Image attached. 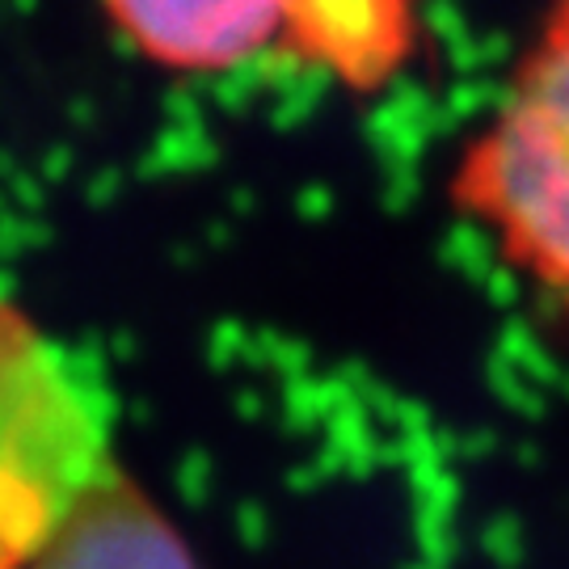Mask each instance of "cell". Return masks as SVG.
I'll list each match as a JSON object with an SVG mask.
<instances>
[{"mask_svg":"<svg viewBox=\"0 0 569 569\" xmlns=\"http://www.w3.org/2000/svg\"><path fill=\"white\" fill-rule=\"evenodd\" d=\"M456 190L498 253L569 308V0H552Z\"/></svg>","mask_w":569,"mask_h":569,"instance_id":"cell-1","label":"cell"},{"mask_svg":"<svg viewBox=\"0 0 569 569\" xmlns=\"http://www.w3.org/2000/svg\"><path fill=\"white\" fill-rule=\"evenodd\" d=\"M0 472L56 519L114 472L98 385L77 376L56 346L30 338L0 346Z\"/></svg>","mask_w":569,"mask_h":569,"instance_id":"cell-2","label":"cell"},{"mask_svg":"<svg viewBox=\"0 0 569 569\" xmlns=\"http://www.w3.org/2000/svg\"><path fill=\"white\" fill-rule=\"evenodd\" d=\"M305 0H102L140 56L173 72H228L296 34Z\"/></svg>","mask_w":569,"mask_h":569,"instance_id":"cell-3","label":"cell"},{"mask_svg":"<svg viewBox=\"0 0 569 569\" xmlns=\"http://www.w3.org/2000/svg\"><path fill=\"white\" fill-rule=\"evenodd\" d=\"M30 569H194L173 523L119 468L63 515Z\"/></svg>","mask_w":569,"mask_h":569,"instance_id":"cell-4","label":"cell"},{"mask_svg":"<svg viewBox=\"0 0 569 569\" xmlns=\"http://www.w3.org/2000/svg\"><path fill=\"white\" fill-rule=\"evenodd\" d=\"M60 523L30 489L0 472V569H30Z\"/></svg>","mask_w":569,"mask_h":569,"instance_id":"cell-5","label":"cell"}]
</instances>
